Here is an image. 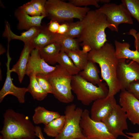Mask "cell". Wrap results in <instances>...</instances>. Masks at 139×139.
Instances as JSON below:
<instances>
[{"label":"cell","instance_id":"cell-1","mask_svg":"<svg viewBox=\"0 0 139 139\" xmlns=\"http://www.w3.org/2000/svg\"><path fill=\"white\" fill-rule=\"evenodd\" d=\"M82 30L77 39L82 47L87 45L91 50L101 48L107 40L105 30L108 28L114 31L113 26L106 16L96 10H90L82 20Z\"/></svg>","mask_w":139,"mask_h":139},{"label":"cell","instance_id":"cell-2","mask_svg":"<svg viewBox=\"0 0 139 139\" xmlns=\"http://www.w3.org/2000/svg\"><path fill=\"white\" fill-rule=\"evenodd\" d=\"M115 52L114 46L107 42L99 49L88 53V60L98 64L100 68L101 77L108 87L107 96H114L121 90L117 76L118 59Z\"/></svg>","mask_w":139,"mask_h":139},{"label":"cell","instance_id":"cell-3","mask_svg":"<svg viewBox=\"0 0 139 139\" xmlns=\"http://www.w3.org/2000/svg\"><path fill=\"white\" fill-rule=\"evenodd\" d=\"M0 139H34L35 126L28 116L8 109L4 113Z\"/></svg>","mask_w":139,"mask_h":139},{"label":"cell","instance_id":"cell-4","mask_svg":"<svg viewBox=\"0 0 139 139\" xmlns=\"http://www.w3.org/2000/svg\"><path fill=\"white\" fill-rule=\"evenodd\" d=\"M48 16L50 20L62 23L76 18L82 20L90 10L87 7L75 6L60 0H48L45 4Z\"/></svg>","mask_w":139,"mask_h":139},{"label":"cell","instance_id":"cell-5","mask_svg":"<svg viewBox=\"0 0 139 139\" xmlns=\"http://www.w3.org/2000/svg\"><path fill=\"white\" fill-rule=\"evenodd\" d=\"M105 83L97 86L82 79L79 74L73 75L71 82L72 90L77 99L84 105L88 106L99 99L108 95L109 90Z\"/></svg>","mask_w":139,"mask_h":139},{"label":"cell","instance_id":"cell-6","mask_svg":"<svg viewBox=\"0 0 139 139\" xmlns=\"http://www.w3.org/2000/svg\"><path fill=\"white\" fill-rule=\"evenodd\" d=\"M49 74L45 75L53 89L55 97L64 103L72 102L74 97L72 93L71 82L72 75L59 65Z\"/></svg>","mask_w":139,"mask_h":139},{"label":"cell","instance_id":"cell-7","mask_svg":"<svg viewBox=\"0 0 139 139\" xmlns=\"http://www.w3.org/2000/svg\"><path fill=\"white\" fill-rule=\"evenodd\" d=\"M83 111L74 104L67 105L64 112L65 121L63 129L53 139H75L84 137L80 126Z\"/></svg>","mask_w":139,"mask_h":139},{"label":"cell","instance_id":"cell-8","mask_svg":"<svg viewBox=\"0 0 139 139\" xmlns=\"http://www.w3.org/2000/svg\"><path fill=\"white\" fill-rule=\"evenodd\" d=\"M90 113L85 109L81 117L80 126L85 136L91 139H117L109 132L102 122L92 119Z\"/></svg>","mask_w":139,"mask_h":139},{"label":"cell","instance_id":"cell-9","mask_svg":"<svg viewBox=\"0 0 139 139\" xmlns=\"http://www.w3.org/2000/svg\"><path fill=\"white\" fill-rule=\"evenodd\" d=\"M95 10L106 16L113 26L114 31L118 32V26L120 24L133 23L131 16L121 3L119 4L110 3L105 4Z\"/></svg>","mask_w":139,"mask_h":139},{"label":"cell","instance_id":"cell-10","mask_svg":"<svg viewBox=\"0 0 139 139\" xmlns=\"http://www.w3.org/2000/svg\"><path fill=\"white\" fill-rule=\"evenodd\" d=\"M126 112L119 105L116 104L110 113L102 121L109 132L115 138L119 136L126 137L123 131L128 129Z\"/></svg>","mask_w":139,"mask_h":139},{"label":"cell","instance_id":"cell-11","mask_svg":"<svg viewBox=\"0 0 139 139\" xmlns=\"http://www.w3.org/2000/svg\"><path fill=\"white\" fill-rule=\"evenodd\" d=\"M127 61L126 59H118L117 76L121 90H126L133 81L139 80V64L132 60Z\"/></svg>","mask_w":139,"mask_h":139},{"label":"cell","instance_id":"cell-12","mask_svg":"<svg viewBox=\"0 0 139 139\" xmlns=\"http://www.w3.org/2000/svg\"><path fill=\"white\" fill-rule=\"evenodd\" d=\"M9 49L7 48V53L6 77L4 85L0 91V103L2 102L7 95L11 94L17 98L20 103H23L25 102V95L28 91V89L27 88L17 87L12 82L11 76V73L12 72L10 68V64L12 58L10 56Z\"/></svg>","mask_w":139,"mask_h":139},{"label":"cell","instance_id":"cell-13","mask_svg":"<svg viewBox=\"0 0 139 139\" xmlns=\"http://www.w3.org/2000/svg\"><path fill=\"white\" fill-rule=\"evenodd\" d=\"M121 91L119 95V105L131 123L139 126V100L126 90Z\"/></svg>","mask_w":139,"mask_h":139},{"label":"cell","instance_id":"cell-14","mask_svg":"<svg viewBox=\"0 0 139 139\" xmlns=\"http://www.w3.org/2000/svg\"><path fill=\"white\" fill-rule=\"evenodd\" d=\"M57 66L49 65L40 55L39 49H33L31 51L27 65L25 75L28 76L34 74H39L47 75L54 71Z\"/></svg>","mask_w":139,"mask_h":139},{"label":"cell","instance_id":"cell-15","mask_svg":"<svg viewBox=\"0 0 139 139\" xmlns=\"http://www.w3.org/2000/svg\"><path fill=\"white\" fill-rule=\"evenodd\" d=\"M116 104L114 96H107L96 100L93 102L91 107V118L95 121H102Z\"/></svg>","mask_w":139,"mask_h":139},{"label":"cell","instance_id":"cell-16","mask_svg":"<svg viewBox=\"0 0 139 139\" xmlns=\"http://www.w3.org/2000/svg\"><path fill=\"white\" fill-rule=\"evenodd\" d=\"M15 17L18 21V28L20 30H27L33 27H40L44 16H32L21 10L19 8L14 12Z\"/></svg>","mask_w":139,"mask_h":139},{"label":"cell","instance_id":"cell-17","mask_svg":"<svg viewBox=\"0 0 139 139\" xmlns=\"http://www.w3.org/2000/svg\"><path fill=\"white\" fill-rule=\"evenodd\" d=\"M40 27H33L22 33L20 35H17L11 30L10 24L5 22L4 30L2 34L3 37L7 38L10 41L12 39H17L23 42L24 44L29 43L31 41L39 32Z\"/></svg>","mask_w":139,"mask_h":139},{"label":"cell","instance_id":"cell-18","mask_svg":"<svg viewBox=\"0 0 139 139\" xmlns=\"http://www.w3.org/2000/svg\"><path fill=\"white\" fill-rule=\"evenodd\" d=\"M57 36V33H53L49 30L47 26L41 25L39 32L29 44L33 49H39L55 41Z\"/></svg>","mask_w":139,"mask_h":139},{"label":"cell","instance_id":"cell-19","mask_svg":"<svg viewBox=\"0 0 139 139\" xmlns=\"http://www.w3.org/2000/svg\"><path fill=\"white\" fill-rule=\"evenodd\" d=\"M33 49L29 43L24 44L19 60L11 69L12 72H14L17 74L20 83H22L25 75L29 59L31 53Z\"/></svg>","mask_w":139,"mask_h":139},{"label":"cell","instance_id":"cell-20","mask_svg":"<svg viewBox=\"0 0 139 139\" xmlns=\"http://www.w3.org/2000/svg\"><path fill=\"white\" fill-rule=\"evenodd\" d=\"M99 70L96 63L89 60L86 66L82 70L80 71L79 75L83 79L94 85L98 86L103 85L99 75Z\"/></svg>","mask_w":139,"mask_h":139},{"label":"cell","instance_id":"cell-21","mask_svg":"<svg viewBox=\"0 0 139 139\" xmlns=\"http://www.w3.org/2000/svg\"><path fill=\"white\" fill-rule=\"evenodd\" d=\"M34 111L32 120L36 124H42L46 125L61 115L58 112L48 110L40 106L37 107Z\"/></svg>","mask_w":139,"mask_h":139},{"label":"cell","instance_id":"cell-22","mask_svg":"<svg viewBox=\"0 0 139 139\" xmlns=\"http://www.w3.org/2000/svg\"><path fill=\"white\" fill-rule=\"evenodd\" d=\"M114 43L115 55L118 59H129L139 64V53L136 50H131L130 49V45L129 43L121 42L115 40Z\"/></svg>","mask_w":139,"mask_h":139},{"label":"cell","instance_id":"cell-23","mask_svg":"<svg viewBox=\"0 0 139 139\" xmlns=\"http://www.w3.org/2000/svg\"><path fill=\"white\" fill-rule=\"evenodd\" d=\"M61 50L59 45L55 41L48 44L39 49L41 57L48 64H54Z\"/></svg>","mask_w":139,"mask_h":139},{"label":"cell","instance_id":"cell-24","mask_svg":"<svg viewBox=\"0 0 139 139\" xmlns=\"http://www.w3.org/2000/svg\"><path fill=\"white\" fill-rule=\"evenodd\" d=\"M65 121L64 115H61L58 118L45 126L43 131L48 136L55 137L62 132Z\"/></svg>","mask_w":139,"mask_h":139},{"label":"cell","instance_id":"cell-25","mask_svg":"<svg viewBox=\"0 0 139 139\" xmlns=\"http://www.w3.org/2000/svg\"><path fill=\"white\" fill-rule=\"evenodd\" d=\"M64 51L73 61L77 68L81 71L84 68L88 61V53L80 49Z\"/></svg>","mask_w":139,"mask_h":139},{"label":"cell","instance_id":"cell-26","mask_svg":"<svg viewBox=\"0 0 139 139\" xmlns=\"http://www.w3.org/2000/svg\"><path fill=\"white\" fill-rule=\"evenodd\" d=\"M36 75L32 74L29 76L30 83L27 87L28 92L31 94L34 99L41 101L47 96L48 93L40 86L36 79Z\"/></svg>","mask_w":139,"mask_h":139},{"label":"cell","instance_id":"cell-27","mask_svg":"<svg viewBox=\"0 0 139 139\" xmlns=\"http://www.w3.org/2000/svg\"><path fill=\"white\" fill-rule=\"evenodd\" d=\"M55 42L60 45L61 50H74L80 49V44L77 39L65 34L57 33Z\"/></svg>","mask_w":139,"mask_h":139},{"label":"cell","instance_id":"cell-28","mask_svg":"<svg viewBox=\"0 0 139 139\" xmlns=\"http://www.w3.org/2000/svg\"><path fill=\"white\" fill-rule=\"evenodd\" d=\"M57 63L72 76L78 74L80 71L64 51L60 50L57 58Z\"/></svg>","mask_w":139,"mask_h":139},{"label":"cell","instance_id":"cell-29","mask_svg":"<svg viewBox=\"0 0 139 139\" xmlns=\"http://www.w3.org/2000/svg\"><path fill=\"white\" fill-rule=\"evenodd\" d=\"M121 3L139 23V0H122Z\"/></svg>","mask_w":139,"mask_h":139},{"label":"cell","instance_id":"cell-30","mask_svg":"<svg viewBox=\"0 0 139 139\" xmlns=\"http://www.w3.org/2000/svg\"><path fill=\"white\" fill-rule=\"evenodd\" d=\"M68 31L65 34L74 38H79L80 36L82 30V20L75 22H68Z\"/></svg>","mask_w":139,"mask_h":139},{"label":"cell","instance_id":"cell-31","mask_svg":"<svg viewBox=\"0 0 139 139\" xmlns=\"http://www.w3.org/2000/svg\"><path fill=\"white\" fill-rule=\"evenodd\" d=\"M36 79L42 88L48 93H53L52 86L45 75L39 74L36 76Z\"/></svg>","mask_w":139,"mask_h":139},{"label":"cell","instance_id":"cell-32","mask_svg":"<svg viewBox=\"0 0 139 139\" xmlns=\"http://www.w3.org/2000/svg\"><path fill=\"white\" fill-rule=\"evenodd\" d=\"M46 0H31L30 2L35 9L41 16H48L45 8Z\"/></svg>","mask_w":139,"mask_h":139},{"label":"cell","instance_id":"cell-33","mask_svg":"<svg viewBox=\"0 0 139 139\" xmlns=\"http://www.w3.org/2000/svg\"><path fill=\"white\" fill-rule=\"evenodd\" d=\"M68 2L77 7L84 6L85 7L92 5L97 8H99V0H70Z\"/></svg>","mask_w":139,"mask_h":139},{"label":"cell","instance_id":"cell-34","mask_svg":"<svg viewBox=\"0 0 139 139\" xmlns=\"http://www.w3.org/2000/svg\"><path fill=\"white\" fill-rule=\"evenodd\" d=\"M19 8L27 14L32 16H41L34 8L30 1L20 6Z\"/></svg>","mask_w":139,"mask_h":139},{"label":"cell","instance_id":"cell-35","mask_svg":"<svg viewBox=\"0 0 139 139\" xmlns=\"http://www.w3.org/2000/svg\"><path fill=\"white\" fill-rule=\"evenodd\" d=\"M135 98L139 100V80L133 81L129 85L126 89Z\"/></svg>","mask_w":139,"mask_h":139},{"label":"cell","instance_id":"cell-36","mask_svg":"<svg viewBox=\"0 0 139 139\" xmlns=\"http://www.w3.org/2000/svg\"><path fill=\"white\" fill-rule=\"evenodd\" d=\"M60 25L57 21L50 20L48 24V28L51 32L54 33H57Z\"/></svg>","mask_w":139,"mask_h":139},{"label":"cell","instance_id":"cell-37","mask_svg":"<svg viewBox=\"0 0 139 139\" xmlns=\"http://www.w3.org/2000/svg\"><path fill=\"white\" fill-rule=\"evenodd\" d=\"M128 33L134 38V47L136 50L139 53V32H137L135 29H132L130 30Z\"/></svg>","mask_w":139,"mask_h":139},{"label":"cell","instance_id":"cell-38","mask_svg":"<svg viewBox=\"0 0 139 139\" xmlns=\"http://www.w3.org/2000/svg\"><path fill=\"white\" fill-rule=\"evenodd\" d=\"M69 28L68 22H64L60 25L57 33L61 35L66 34L68 31Z\"/></svg>","mask_w":139,"mask_h":139},{"label":"cell","instance_id":"cell-39","mask_svg":"<svg viewBox=\"0 0 139 139\" xmlns=\"http://www.w3.org/2000/svg\"><path fill=\"white\" fill-rule=\"evenodd\" d=\"M35 133L36 136L40 139H46L44 137L42 132L41 129L39 126H35Z\"/></svg>","mask_w":139,"mask_h":139},{"label":"cell","instance_id":"cell-40","mask_svg":"<svg viewBox=\"0 0 139 139\" xmlns=\"http://www.w3.org/2000/svg\"><path fill=\"white\" fill-rule=\"evenodd\" d=\"M126 134L132 136L130 137L127 135L126 137L127 139H139V132L136 133H127Z\"/></svg>","mask_w":139,"mask_h":139},{"label":"cell","instance_id":"cell-41","mask_svg":"<svg viewBox=\"0 0 139 139\" xmlns=\"http://www.w3.org/2000/svg\"><path fill=\"white\" fill-rule=\"evenodd\" d=\"M82 50L85 53H88L91 50V47L87 45H84L82 47Z\"/></svg>","mask_w":139,"mask_h":139},{"label":"cell","instance_id":"cell-42","mask_svg":"<svg viewBox=\"0 0 139 139\" xmlns=\"http://www.w3.org/2000/svg\"><path fill=\"white\" fill-rule=\"evenodd\" d=\"M110 0H99V3H103L104 4L110 3Z\"/></svg>","mask_w":139,"mask_h":139},{"label":"cell","instance_id":"cell-43","mask_svg":"<svg viewBox=\"0 0 139 139\" xmlns=\"http://www.w3.org/2000/svg\"><path fill=\"white\" fill-rule=\"evenodd\" d=\"M75 139H91L85 136L84 137L81 138H79Z\"/></svg>","mask_w":139,"mask_h":139}]
</instances>
